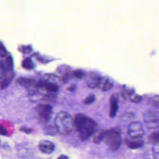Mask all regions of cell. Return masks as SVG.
I'll list each match as a JSON object with an SVG mask.
<instances>
[{"label": "cell", "mask_w": 159, "mask_h": 159, "mask_svg": "<svg viewBox=\"0 0 159 159\" xmlns=\"http://www.w3.org/2000/svg\"><path fill=\"white\" fill-rule=\"evenodd\" d=\"M73 129L81 140H86L98 130V125L94 120L83 114H77L73 120Z\"/></svg>", "instance_id": "obj_1"}, {"label": "cell", "mask_w": 159, "mask_h": 159, "mask_svg": "<svg viewBox=\"0 0 159 159\" xmlns=\"http://www.w3.org/2000/svg\"><path fill=\"white\" fill-rule=\"evenodd\" d=\"M54 122L56 130L61 134H68L73 129V120L70 114L65 111L57 113Z\"/></svg>", "instance_id": "obj_2"}, {"label": "cell", "mask_w": 159, "mask_h": 159, "mask_svg": "<svg viewBox=\"0 0 159 159\" xmlns=\"http://www.w3.org/2000/svg\"><path fill=\"white\" fill-rule=\"evenodd\" d=\"M104 139L108 147L112 150H117L122 143L120 130L116 129L105 130Z\"/></svg>", "instance_id": "obj_3"}, {"label": "cell", "mask_w": 159, "mask_h": 159, "mask_svg": "<svg viewBox=\"0 0 159 159\" xmlns=\"http://www.w3.org/2000/svg\"><path fill=\"white\" fill-rule=\"evenodd\" d=\"M38 119L41 123L46 124L49 121L52 112V107L50 104H40L36 107Z\"/></svg>", "instance_id": "obj_4"}, {"label": "cell", "mask_w": 159, "mask_h": 159, "mask_svg": "<svg viewBox=\"0 0 159 159\" xmlns=\"http://www.w3.org/2000/svg\"><path fill=\"white\" fill-rule=\"evenodd\" d=\"M143 122L148 129H157L159 124L158 112L148 111L143 114Z\"/></svg>", "instance_id": "obj_5"}, {"label": "cell", "mask_w": 159, "mask_h": 159, "mask_svg": "<svg viewBox=\"0 0 159 159\" xmlns=\"http://www.w3.org/2000/svg\"><path fill=\"white\" fill-rule=\"evenodd\" d=\"M145 132L142 124L139 122H132L127 127V134L129 138L138 139L142 138L144 135Z\"/></svg>", "instance_id": "obj_6"}, {"label": "cell", "mask_w": 159, "mask_h": 159, "mask_svg": "<svg viewBox=\"0 0 159 159\" xmlns=\"http://www.w3.org/2000/svg\"><path fill=\"white\" fill-rule=\"evenodd\" d=\"M17 82L20 86L29 89L30 94H35L36 92V89L37 88V82L32 78L20 77L17 80Z\"/></svg>", "instance_id": "obj_7"}, {"label": "cell", "mask_w": 159, "mask_h": 159, "mask_svg": "<svg viewBox=\"0 0 159 159\" xmlns=\"http://www.w3.org/2000/svg\"><path fill=\"white\" fill-rule=\"evenodd\" d=\"M39 148L42 153L50 154L53 152L55 145L53 143L49 140H42L39 143Z\"/></svg>", "instance_id": "obj_8"}, {"label": "cell", "mask_w": 159, "mask_h": 159, "mask_svg": "<svg viewBox=\"0 0 159 159\" xmlns=\"http://www.w3.org/2000/svg\"><path fill=\"white\" fill-rule=\"evenodd\" d=\"M101 77L99 76L98 74L95 72H91L89 74V79L87 80L86 85L88 88H95L98 86L99 80Z\"/></svg>", "instance_id": "obj_9"}, {"label": "cell", "mask_w": 159, "mask_h": 159, "mask_svg": "<svg viewBox=\"0 0 159 159\" xmlns=\"http://www.w3.org/2000/svg\"><path fill=\"white\" fill-rule=\"evenodd\" d=\"M0 67L6 74L7 71L12 70L13 68V62L12 58L11 55L6 56L5 60L0 61Z\"/></svg>", "instance_id": "obj_10"}, {"label": "cell", "mask_w": 159, "mask_h": 159, "mask_svg": "<svg viewBox=\"0 0 159 159\" xmlns=\"http://www.w3.org/2000/svg\"><path fill=\"white\" fill-rule=\"evenodd\" d=\"M140 139L141 138L127 139L125 140V143L127 146L130 148H132V149L139 148L143 145V141Z\"/></svg>", "instance_id": "obj_11"}, {"label": "cell", "mask_w": 159, "mask_h": 159, "mask_svg": "<svg viewBox=\"0 0 159 159\" xmlns=\"http://www.w3.org/2000/svg\"><path fill=\"white\" fill-rule=\"evenodd\" d=\"M110 112L109 115L110 117L113 118L116 116L117 112L118 111V99L116 94L112 95L110 99Z\"/></svg>", "instance_id": "obj_12"}, {"label": "cell", "mask_w": 159, "mask_h": 159, "mask_svg": "<svg viewBox=\"0 0 159 159\" xmlns=\"http://www.w3.org/2000/svg\"><path fill=\"white\" fill-rule=\"evenodd\" d=\"M14 74L12 72H11V73L9 75L6 76L5 75L0 80V89L2 90L7 88L11 84L12 80L14 78Z\"/></svg>", "instance_id": "obj_13"}, {"label": "cell", "mask_w": 159, "mask_h": 159, "mask_svg": "<svg viewBox=\"0 0 159 159\" xmlns=\"http://www.w3.org/2000/svg\"><path fill=\"white\" fill-rule=\"evenodd\" d=\"M113 84L107 79L101 78L98 84V88L102 91H107L112 88Z\"/></svg>", "instance_id": "obj_14"}, {"label": "cell", "mask_w": 159, "mask_h": 159, "mask_svg": "<svg viewBox=\"0 0 159 159\" xmlns=\"http://www.w3.org/2000/svg\"><path fill=\"white\" fill-rule=\"evenodd\" d=\"M22 66L26 70H31L34 67V65L30 58H25L22 62Z\"/></svg>", "instance_id": "obj_15"}, {"label": "cell", "mask_w": 159, "mask_h": 159, "mask_svg": "<svg viewBox=\"0 0 159 159\" xmlns=\"http://www.w3.org/2000/svg\"><path fill=\"white\" fill-rule=\"evenodd\" d=\"M105 134V130H101L99 132H96L93 135L94 137V142L95 143H99L102 140L104 139Z\"/></svg>", "instance_id": "obj_16"}, {"label": "cell", "mask_w": 159, "mask_h": 159, "mask_svg": "<svg viewBox=\"0 0 159 159\" xmlns=\"http://www.w3.org/2000/svg\"><path fill=\"white\" fill-rule=\"evenodd\" d=\"M158 139H159V134L158 130L152 133L148 137L149 142L154 144L158 143Z\"/></svg>", "instance_id": "obj_17"}, {"label": "cell", "mask_w": 159, "mask_h": 159, "mask_svg": "<svg viewBox=\"0 0 159 159\" xmlns=\"http://www.w3.org/2000/svg\"><path fill=\"white\" fill-rule=\"evenodd\" d=\"M73 75L77 79L81 80V79H83L84 77L85 74H84V72L83 70H75L73 72Z\"/></svg>", "instance_id": "obj_18"}, {"label": "cell", "mask_w": 159, "mask_h": 159, "mask_svg": "<svg viewBox=\"0 0 159 159\" xmlns=\"http://www.w3.org/2000/svg\"><path fill=\"white\" fill-rule=\"evenodd\" d=\"M95 100V96L94 94H90L89 95L87 98H86L84 100H83V103L84 104H90L91 103H93Z\"/></svg>", "instance_id": "obj_19"}, {"label": "cell", "mask_w": 159, "mask_h": 159, "mask_svg": "<svg viewBox=\"0 0 159 159\" xmlns=\"http://www.w3.org/2000/svg\"><path fill=\"white\" fill-rule=\"evenodd\" d=\"M7 55V52L4 46L0 42V57L4 58Z\"/></svg>", "instance_id": "obj_20"}, {"label": "cell", "mask_w": 159, "mask_h": 159, "mask_svg": "<svg viewBox=\"0 0 159 159\" xmlns=\"http://www.w3.org/2000/svg\"><path fill=\"white\" fill-rule=\"evenodd\" d=\"M150 102L152 105L156 106V107H158V96L157 95L154 97H153L150 99Z\"/></svg>", "instance_id": "obj_21"}, {"label": "cell", "mask_w": 159, "mask_h": 159, "mask_svg": "<svg viewBox=\"0 0 159 159\" xmlns=\"http://www.w3.org/2000/svg\"><path fill=\"white\" fill-rule=\"evenodd\" d=\"M153 154H154V157L155 158V159H158V143H155L154 145V147L153 148Z\"/></svg>", "instance_id": "obj_22"}, {"label": "cell", "mask_w": 159, "mask_h": 159, "mask_svg": "<svg viewBox=\"0 0 159 159\" xmlns=\"http://www.w3.org/2000/svg\"><path fill=\"white\" fill-rule=\"evenodd\" d=\"M142 100L141 96L139 95H134L132 97L130 98V101L134 102H139Z\"/></svg>", "instance_id": "obj_23"}, {"label": "cell", "mask_w": 159, "mask_h": 159, "mask_svg": "<svg viewBox=\"0 0 159 159\" xmlns=\"http://www.w3.org/2000/svg\"><path fill=\"white\" fill-rule=\"evenodd\" d=\"M20 130L23 132H24V133H25V134H30L32 131V129L28 128V127H20Z\"/></svg>", "instance_id": "obj_24"}, {"label": "cell", "mask_w": 159, "mask_h": 159, "mask_svg": "<svg viewBox=\"0 0 159 159\" xmlns=\"http://www.w3.org/2000/svg\"><path fill=\"white\" fill-rule=\"evenodd\" d=\"M0 135H7V130L1 124H0Z\"/></svg>", "instance_id": "obj_25"}, {"label": "cell", "mask_w": 159, "mask_h": 159, "mask_svg": "<svg viewBox=\"0 0 159 159\" xmlns=\"http://www.w3.org/2000/svg\"><path fill=\"white\" fill-rule=\"evenodd\" d=\"M70 78H71V75L69 73H68L63 76V77L62 78V81L64 83H66L67 81H68L70 80Z\"/></svg>", "instance_id": "obj_26"}, {"label": "cell", "mask_w": 159, "mask_h": 159, "mask_svg": "<svg viewBox=\"0 0 159 159\" xmlns=\"http://www.w3.org/2000/svg\"><path fill=\"white\" fill-rule=\"evenodd\" d=\"M23 53H29L31 51V48L29 47H23Z\"/></svg>", "instance_id": "obj_27"}, {"label": "cell", "mask_w": 159, "mask_h": 159, "mask_svg": "<svg viewBox=\"0 0 159 159\" xmlns=\"http://www.w3.org/2000/svg\"><path fill=\"white\" fill-rule=\"evenodd\" d=\"M75 89H76V86L75 84H72L71 86H70L69 88H67V89L70 91H74Z\"/></svg>", "instance_id": "obj_28"}, {"label": "cell", "mask_w": 159, "mask_h": 159, "mask_svg": "<svg viewBox=\"0 0 159 159\" xmlns=\"http://www.w3.org/2000/svg\"><path fill=\"white\" fill-rule=\"evenodd\" d=\"M5 75H6V73H5L4 71L2 70V68L0 67V79H1Z\"/></svg>", "instance_id": "obj_29"}, {"label": "cell", "mask_w": 159, "mask_h": 159, "mask_svg": "<svg viewBox=\"0 0 159 159\" xmlns=\"http://www.w3.org/2000/svg\"><path fill=\"white\" fill-rule=\"evenodd\" d=\"M57 159H68V157L65 155H61Z\"/></svg>", "instance_id": "obj_30"}]
</instances>
